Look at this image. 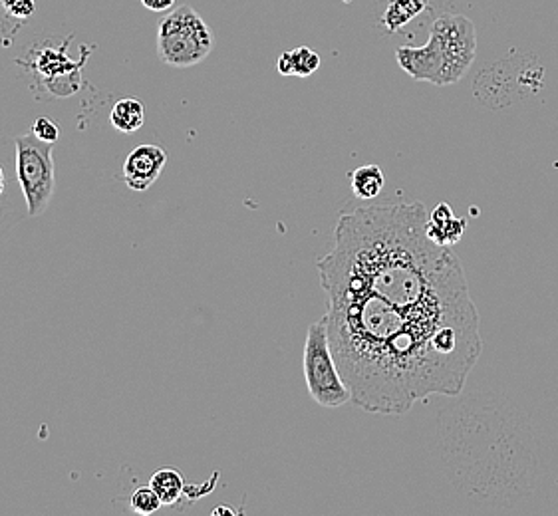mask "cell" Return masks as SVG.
Listing matches in <instances>:
<instances>
[{
    "label": "cell",
    "mask_w": 558,
    "mask_h": 516,
    "mask_svg": "<svg viewBox=\"0 0 558 516\" xmlns=\"http://www.w3.org/2000/svg\"><path fill=\"white\" fill-rule=\"evenodd\" d=\"M328 336L352 403L402 415L429 395H457L483 340L477 308L418 316L374 294L328 296Z\"/></svg>",
    "instance_id": "obj_1"
},
{
    "label": "cell",
    "mask_w": 558,
    "mask_h": 516,
    "mask_svg": "<svg viewBox=\"0 0 558 516\" xmlns=\"http://www.w3.org/2000/svg\"><path fill=\"white\" fill-rule=\"evenodd\" d=\"M427 219L419 203L342 213L334 249L318 260L322 290L328 296L374 294L418 316L473 308L459 258L427 235Z\"/></svg>",
    "instance_id": "obj_2"
},
{
    "label": "cell",
    "mask_w": 558,
    "mask_h": 516,
    "mask_svg": "<svg viewBox=\"0 0 558 516\" xmlns=\"http://www.w3.org/2000/svg\"><path fill=\"white\" fill-rule=\"evenodd\" d=\"M215 46L209 24L193 6H179L159 20L157 56L175 68H191L203 62Z\"/></svg>",
    "instance_id": "obj_3"
},
{
    "label": "cell",
    "mask_w": 558,
    "mask_h": 516,
    "mask_svg": "<svg viewBox=\"0 0 558 516\" xmlns=\"http://www.w3.org/2000/svg\"><path fill=\"white\" fill-rule=\"evenodd\" d=\"M304 380L308 393L322 407H342L352 401L350 387L346 386L328 336L326 314L308 326L304 342Z\"/></svg>",
    "instance_id": "obj_4"
},
{
    "label": "cell",
    "mask_w": 558,
    "mask_h": 516,
    "mask_svg": "<svg viewBox=\"0 0 558 516\" xmlns=\"http://www.w3.org/2000/svg\"><path fill=\"white\" fill-rule=\"evenodd\" d=\"M16 143V175L22 187L28 217H40L56 189L54 143L38 139L32 131L18 135Z\"/></svg>",
    "instance_id": "obj_5"
},
{
    "label": "cell",
    "mask_w": 558,
    "mask_h": 516,
    "mask_svg": "<svg viewBox=\"0 0 558 516\" xmlns=\"http://www.w3.org/2000/svg\"><path fill=\"white\" fill-rule=\"evenodd\" d=\"M431 36L443 54L445 86L457 84L475 60L477 34L473 22L463 14H441L431 24Z\"/></svg>",
    "instance_id": "obj_6"
},
{
    "label": "cell",
    "mask_w": 558,
    "mask_h": 516,
    "mask_svg": "<svg viewBox=\"0 0 558 516\" xmlns=\"http://www.w3.org/2000/svg\"><path fill=\"white\" fill-rule=\"evenodd\" d=\"M398 64L418 82L445 86V62L437 40L429 34L423 46H402L396 50Z\"/></svg>",
    "instance_id": "obj_7"
},
{
    "label": "cell",
    "mask_w": 558,
    "mask_h": 516,
    "mask_svg": "<svg viewBox=\"0 0 558 516\" xmlns=\"http://www.w3.org/2000/svg\"><path fill=\"white\" fill-rule=\"evenodd\" d=\"M20 213L28 215V207L16 175V151L0 149V229L18 223Z\"/></svg>",
    "instance_id": "obj_8"
},
{
    "label": "cell",
    "mask_w": 558,
    "mask_h": 516,
    "mask_svg": "<svg viewBox=\"0 0 558 516\" xmlns=\"http://www.w3.org/2000/svg\"><path fill=\"white\" fill-rule=\"evenodd\" d=\"M167 163V153L159 145L136 147L124 163V179L130 189L147 191L163 173Z\"/></svg>",
    "instance_id": "obj_9"
},
{
    "label": "cell",
    "mask_w": 558,
    "mask_h": 516,
    "mask_svg": "<svg viewBox=\"0 0 558 516\" xmlns=\"http://www.w3.org/2000/svg\"><path fill=\"white\" fill-rule=\"evenodd\" d=\"M465 229L467 221L455 217L453 209L447 203L437 205L427 219V235L443 247H453L455 243H459Z\"/></svg>",
    "instance_id": "obj_10"
},
{
    "label": "cell",
    "mask_w": 558,
    "mask_h": 516,
    "mask_svg": "<svg viewBox=\"0 0 558 516\" xmlns=\"http://www.w3.org/2000/svg\"><path fill=\"white\" fill-rule=\"evenodd\" d=\"M149 485L157 493V497L161 499L163 507H173L181 499V495L185 491V481H183L181 473L177 469H173V467L157 469L151 475Z\"/></svg>",
    "instance_id": "obj_11"
},
{
    "label": "cell",
    "mask_w": 558,
    "mask_h": 516,
    "mask_svg": "<svg viewBox=\"0 0 558 516\" xmlns=\"http://www.w3.org/2000/svg\"><path fill=\"white\" fill-rule=\"evenodd\" d=\"M110 124L122 133H134L145 124V106L136 98H126L114 104Z\"/></svg>",
    "instance_id": "obj_12"
},
{
    "label": "cell",
    "mask_w": 558,
    "mask_h": 516,
    "mask_svg": "<svg viewBox=\"0 0 558 516\" xmlns=\"http://www.w3.org/2000/svg\"><path fill=\"white\" fill-rule=\"evenodd\" d=\"M386 177L378 165H362L352 173V191L358 199H378L384 191Z\"/></svg>",
    "instance_id": "obj_13"
},
{
    "label": "cell",
    "mask_w": 558,
    "mask_h": 516,
    "mask_svg": "<svg viewBox=\"0 0 558 516\" xmlns=\"http://www.w3.org/2000/svg\"><path fill=\"white\" fill-rule=\"evenodd\" d=\"M425 0H392L384 14V24L390 32H398L410 20L425 10Z\"/></svg>",
    "instance_id": "obj_14"
},
{
    "label": "cell",
    "mask_w": 558,
    "mask_h": 516,
    "mask_svg": "<svg viewBox=\"0 0 558 516\" xmlns=\"http://www.w3.org/2000/svg\"><path fill=\"white\" fill-rule=\"evenodd\" d=\"M290 58H292V68H294V76H300V78H308L312 76L318 68H320V56L306 48V46H300L296 50L290 52Z\"/></svg>",
    "instance_id": "obj_15"
},
{
    "label": "cell",
    "mask_w": 558,
    "mask_h": 516,
    "mask_svg": "<svg viewBox=\"0 0 558 516\" xmlns=\"http://www.w3.org/2000/svg\"><path fill=\"white\" fill-rule=\"evenodd\" d=\"M130 507L138 515L149 516L157 513L163 507V503L157 497V493L151 489V485H147V487H140L134 491V495L130 499Z\"/></svg>",
    "instance_id": "obj_16"
},
{
    "label": "cell",
    "mask_w": 558,
    "mask_h": 516,
    "mask_svg": "<svg viewBox=\"0 0 558 516\" xmlns=\"http://www.w3.org/2000/svg\"><path fill=\"white\" fill-rule=\"evenodd\" d=\"M0 6L14 20H26L36 12V0H0Z\"/></svg>",
    "instance_id": "obj_17"
},
{
    "label": "cell",
    "mask_w": 558,
    "mask_h": 516,
    "mask_svg": "<svg viewBox=\"0 0 558 516\" xmlns=\"http://www.w3.org/2000/svg\"><path fill=\"white\" fill-rule=\"evenodd\" d=\"M38 139L42 141H48V143H56L58 137H60V129L58 126L50 120V118H38L34 124H32V129H30Z\"/></svg>",
    "instance_id": "obj_18"
},
{
    "label": "cell",
    "mask_w": 558,
    "mask_h": 516,
    "mask_svg": "<svg viewBox=\"0 0 558 516\" xmlns=\"http://www.w3.org/2000/svg\"><path fill=\"white\" fill-rule=\"evenodd\" d=\"M140 2L151 12H165L175 4V0H140Z\"/></svg>",
    "instance_id": "obj_19"
},
{
    "label": "cell",
    "mask_w": 558,
    "mask_h": 516,
    "mask_svg": "<svg viewBox=\"0 0 558 516\" xmlns=\"http://www.w3.org/2000/svg\"><path fill=\"white\" fill-rule=\"evenodd\" d=\"M277 70L280 76H294V68H292V58L290 52L280 54L279 62H277Z\"/></svg>",
    "instance_id": "obj_20"
},
{
    "label": "cell",
    "mask_w": 558,
    "mask_h": 516,
    "mask_svg": "<svg viewBox=\"0 0 558 516\" xmlns=\"http://www.w3.org/2000/svg\"><path fill=\"white\" fill-rule=\"evenodd\" d=\"M219 515H235V511H231V509H227V507H219V509L213 511V516Z\"/></svg>",
    "instance_id": "obj_21"
}]
</instances>
